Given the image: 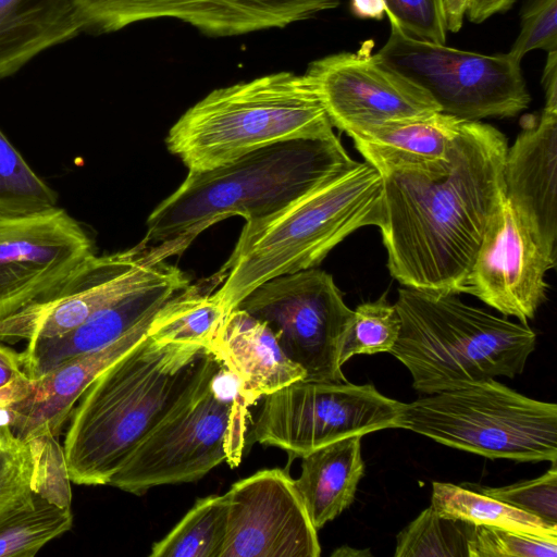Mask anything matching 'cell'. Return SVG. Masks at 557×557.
<instances>
[{"mask_svg":"<svg viewBox=\"0 0 557 557\" xmlns=\"http://www.w3.org/2000/svg\"><path fill=\"white\" fill-rule=\"evenodd\" d=\"M262 398L249 433L251 442L300 458L346 437L400 428L406 405L371 384L305 379Z\"/></svg>","mask_w":557,"mask_h":557,"instance_id":"30bf717a","label":"cell"},{"mask_svg":"<svg viewBox=\"0 0 557 557\" xmlns=\"http://www.w3.org/2000/svg\"><path fill=\"white\" fill-rule=\"evenodd\" d=\"M458 294L403 286L395 307L400 331L391 354L411 373L416 391L431 395L524 370L536 335L465 304Z\"/></svg>","mask_w":557,"mask_h":557,"instance_id":"5b68a950","label":"cell"},{"mask_svg":"<svg viewBox=\"0 0 557 557\" xmlns=\"http://www.w3.org/2000/svg\"><path fill=\"white\" fill-rule=\"evenodd\" d=\"M351 11L360 18L381 20L386 3L384 0H351Z\"/></svg>","mask_w":557,"mask_h":557,"instance_id":"b9f144b4","label":"cell"},{"mask_svg":"<svg viewBox=\"0 0 557 557\" xmlns=\"http://www.w3.org/2000/svg\"><path fill=\"white\" fill-rule=\"evenodd\" d=\"M169 244L92 255L49 296L0 321V341L16 343L62 335L127 292L160 276L174 256Z\"/></svg>","mask_w":557,"mask_h":557,"instance_id":"7c38bea8","label":"cell"},{"mask_svg":"<svg viewBox=\"0 0 557 557\" xmlns=\"http://www.w3.org/2000/svg\"><path fill=\"white\" fill-rule=\"evenodd\" d=\"M92 255L88 233L63 208L0 215V321L49 296Z\"/></svg>","mask_w":557,"mask_h":557,"instance_id":"4fadbf2b","label":"cell"},{"mask_svg":"<svg viewBox=\"0 0 557 557\" xmlns=\"http://www.w3.org/2000/svg\"><path fill=\"white\" fill-rule=\"evenodd\" d=\"M154 317L109 346L75 357L33 380L30 394L14 405L13 433L23 441L44 433L58 436L87 387L147 336Z\"/></svg>","mask_w":557,"mask_h":557,"instance_id":"ffe728a7","label":"cell"},{"mask_svg":"<svg viewBox=\"0 0 557 557\" xmlns=\"http://www.w3.org/2000/svg\"><path fill=\"white\" fill-rule=\"evenodd\" d=\"M431 507L444 517L475 525H492L557 539V525L491 496L451 483H432Z\"/></svg>","mask_w":557,"mask_h":557,"instance_id":"484cf974","label":"cell"},{"mask_svg":"<svg viewBox=\"0 0 557 557\" xmlns=\"http://www.w3.org/2000/svg\"><path fill=\"white\" fill-rule=\"evenodd\" d=\"M385 13L413 38L445 44L447 9L445 0H384Z\"/></svg>","mask_w":557,"mask_h":557,"instance_id":"d590c367","label":"cell"},{"mask_svg":"<svg viewBox=\"0 0 557 557\" xmlns=\"http://www.w3.org/2000/svg\"><path fill=\"white\" fill-rule=\"evenodd\" d=\"M57 203V193L35 173L0 129V215L41 212Z\"/></svg>","mask_w":557,"mask_h":557,"instance_id":"f546056e","label":"cell"},{"mask_svg":"<svg viewBox=\"0 0 557 557\" xmlns=\"http://www.w3.org/2000/svg\"><path fill=\"white\" fill-rule=\"evenodd\" d=\"M545 106L557 107V51L548 52L542 75Z\"/></svg>","mask_w":557,"mask_h":557,"instance_id":"60d3db41","label":"cell"},{"mask_svg":"<svg viewBox=\"0 0 557 557\" xmlns=\"http://www.w3.org/2000/svg\"><path fill=\"white\" fill-rule=\"evenodd\" d=\"M72 524L71 507H59L34 494L0 515V557H34Z\"/></svg>","mask_w":557,"mask_h":557,"instance_id":"83f0119b","label":"cell"},{"mask_svg":"<svg viewBox=\"0 0 557 557\" xmlns=\"http://www.w3.org/2000/svg\"><path fill=\"white\" fill-rule=\"evenodd\" d=\"M227 494L197 499L178 523L151 547V557H220L227 531Z\"/></svg>","mask_w":557,"mask_h":557,"instance_id":"4316f807","label":"cell"},{"mask_svg":"<svg viewBox=\"0 0 557 557\" xmlns=\"http://www.w3.org/2000/svg\"><path fill=\"white\" fill-rule=\"evenodd\" d=\"M361 436L346 437L301 457L296 487L317 530L348 508L364 473Z\"/></svg>","mask_w":557,"mask_h":557,"instance_id":"cb8c5ba5","label":"cell"},{"mask_svg":"<svg viewBox=\"0 0 557 557\" xmlns=\"http://www.w3.org/2000/svg\"><path fill=\"white\" fill-rule=\"evenodd\" d=\"M212 351L237 382L238 393L248 405L306 377L272 330L239 309L227 314Z\"/></svg>","mask_w":557,"mask_h":557,"instance_id":"44dd1931","label":"cell"},{"mask_svg":"<svg viewBox=\"0 0 557 557\" xmlns=\"http://www.w3.org/2000/svg\"><path fill=\"white\" fill-rule=\"evenodd\" d=\"M32 475L28 442L18 438L10 426H0V515L33 497Z\"/></svg>","mask_w":557,"mask_h":557,"instance_id":"d6a6232c","label":"cell"},{"mask_svg":"<svg viewBox=\"0 0 557 557\" xmlns=\"http://www.w3.org/2000/svg\"><path fill=\"white\" fill-rule=\"evenodd\" d=\"M475 524L437 513L431 506L403 529L395 557H472Z\"/></svg>","mask_w":557,"mask_h":557,"instance_id":"f1b7e54d","label":"cell"},{"mask_svg":"<svg viewBox=\"0 0 557 557\" xmlns=\"http://www.w3.org/2000/svg\"><path fill=\"white\" fill-rule=\"evenodd\" d=\"M382 62L428 91L441 111L465 121L515 116L530 103L521 62L508 53L482 54L420 40L394 20Z\"/></svg>","mask_w":557,"mask_h":557,"instance_id":"9c48e42d","label":"cell"},{"mask_svg":"<svg viewBox=\"0 0 557 557\" xmlns=\"http://www.w3.org/2000/svg\"><path fill=\"white\" fill-rule=\"evenodd\" d=\"M463 122L436 111L364 127L348 136L364 161L381 174L398 169H429L447 159Z\"/></svg>","mask_w":557,"mask_h":557,"instance_id":"7402d4cb","label":"cell"},{"mask_svg":"<svg viewBox=\"0 0 557 557\" xmlns=\"http://www.w3.org/2000/svg\"><path fill=\"white\" fill-rule=\"evenodd\" d=\"M21 352L0 345V388L23 373Z\"/></svg>","mask_w":557,"mask_h":557,"instance_id":"ab89813d","label":"cell"},{"mask_svg":"<svg viewBox=\"0 0 557 557\" xmlns=\"http://www.w3.org/2000/svg\"><path fill=\"white\" fill-rule=\"evenodd\" d=\"M264 322L305 380L345 382L339 352L352 310L333 276L311 268L271 278L235 307Z\"/></svg>","mask_w":557,"mask_h":557,"instance_id":"8fae6325","label":"cell"},{"mask_svg":"<svg viewBox=\"0 0 557 557\" xmlns=\"http://www.w3.org/2000/svg\"><path fill=\"white\" fill-rule=\"evenodd\" d=\"M333 128L306 76L277 72L212 90L173 124L165 144L188 171H201L275 143L330 138Z\"/></svg>","mask_w":557,"mask_h":557,"instance_id":"8992f818","label":"cell"},{"mask_svg":"<svg viewBox=\"0 0 557 557\" xmlns=\"http://www.w3.org/2000/svg\"><path fill=\"white\" fill-rule=\"evenodd\" d=\"M557 107L523 120L504 163L505 198L544 250L556 259Z\"/></svg>","mask_w":557,"mask_h":557,"instance_id":"d6986e66","label":"cell"},{"mask_svg":"<svg viewBox=\"0 0 557 557\" xmlns=\"http://www.w3.org/2000/svg\"><path fill=\"white\" fill-rule=\"evenodd\" d=\"M557 539L478 525L472 557H556Z\"/></svg>","mask_w":557,"mask_h":557,"instance_id":"e575fe53","label":"cell"},{"mask_svg":"<svg viewBox=\"0 0 557 557\" xmlns=\"http://www.w3.org/2000/svg\"><path fill=\"white\" fill-rule=\"evenodd\" d=\"M481 493L557 525L556 462L543 475L502 487H481Z\"/></svg>","mask_w":557,"mask_h":557,"instance_id":"836d02e7","label":"cell"},{"mask_svg":"<svg viewBox=\"0 0 557 557\" xmlns=\"http://www.w3.org/2000/svg\"><path fill=\"white\" fill-rule=\"evenodd\" d=\"M333 557H366L371 556L369 549H356L348 546H342L332 553Z\"/></svg>","mask_w":557,"mask_h":557,"instance_id":"7bdbcfd3","label":"cell"},{"mask_svg":"<svg viewBox=\"0 0 557 557\" xmlns=\"http://www.w3.org/2000/svg\"><path fill=\"white\" fill-rule=\"evenodd\" d=\"M33 389V379L24 372L0 388V426H12L16 412L14 405L26 398Z\"/></svg>","mask_w":557,"mask_h":557,"instance_id":"74e56055","label":"cell"},{"mask_svg":"<svg viewBox=\"0 0 557 557\" xmlns=\"http://www.w3.org/2000/svg\"><path fill=\"white\" fill-rule=\"evenodd\" d=\"M506 136L465 121L447 159L382 173L379 225L391 275L403 286L463 293L487 225L505 198Z\"/></svg>","mask_w":557,"mask_h":557,"instance_id":"6da1fadb","label":"cell"},{"mask_svg":"<svg viewBox=\"0 0 557 557\" xmlns=\"http://www.w3.org/2000/svg\"><path fill=\"white\" fill-rule=\"evenodd\" d=\"M339 0H77L83 33L107 34L132 24L174 18L211 37L284 28Z\"/></svg>","mask_w":557,"mask_h":557,"instance_id":"9a60e30c","label":"cell"},{"mask_svg":"<svg viewBox=\"0 0 557 557\" xmlns=\"http://www.w3.org/2000/svg\"><path fill=\"white\" fill-rule=\"evenodd\" d=\"M356 161L335 135L275 143L209 170L188 171L147 219L146 246L174 244L183 252L209 226L240 215L272 216Z\"/></svg>","mask_w":557,"mask_h":557,"instance_id":"3957f363","label":"cell"},{"mask_svg":"<svg viewBox=\"0 0 557 557\" xmlns=\"http://www.w3.org/2000/svg\"><path fill=\"white\" fill-rule=\"evenodd\" d=\"M516 0H466L468 17L473 23H482L496 13L511 8Z\"/></svg>","mask_w":557,"mask_h":557,"instance_id":"f35d334b","label":"cell"},{"mask_svg":"<svg viewBox=\"0 0 557 557\" xmlns=\"http://www.w3.org/2000/svg\"><path fill=\"white\" fill-rule=\"evenodd\" d=\"M188 284L185 273L171 264L163 274L122 295L73 330L55 337L27 342L21 352L24 373L35 380L75 357L109 346L153 318Z\"/></svg>","mask_w":557,"mask_h":557,"instance_id":"ac0fdd59","label":"cell"},{"mask_svg":"<svg viewBox=\"0 0 557 557\" xmlns=\"http://www.w3.org/2000/svg\"><path fill=\"white\" fill-rule=\"evenodd\" d=\"M555 264L504 198L487 225L463 293L527 323L546 299L545 275Z\"/></svg>","mask_w":557,"mask_h":557,"instance_id":"e0dca14e","label":"cell"},{"mask_svg":"<svg viewBox=\"0 0 557 557\" xmlns=\"http://www.w3.org/2000/svg\"><path fill=\"white\" fill-rule=\"evenodd\" d=\"M81 33L77 0H0V79Z\"/></svg>","mask_w":557,"mask_h":557,"instance_id":"603a6c76","label":"cell"},{"mask_svg":"<svg viewBox=\"0 0 557 557\" xmlns=\"http://www.w3.org/2000/svg\"><path fill=\"white\" fill-rule=\"evenodd\" d=\"M557 51V0H528L521 13V30L507 52L521 62L530 51Z\"/></svg>","mask_w":557,"mask_h":557,"instance_id":"8d00e7d4","label":"cell"},{"mask_svg":"<svg viewBox=\"0 0 557 557\" xmlns=\"http://www.w3.org/2000/svg\"><path fill=\"white\" fill-rule=\"evenodd\" d=\"M366 48L312 61L304 74L333 127L346 133L441 111L422 87Z\"/></svg>","mask_w":557,"mask_h":557,"instance_id":"5bb4252c","label":"cell"},{"mask_svg":"<svg viewBox=\"0 0 557 557\" xmlns=\"http://www.w3.org/2000/svg\"><path fill=\"white\" fill-rule=\"evenodd\" d=\"M221 373L174 409L132 451L108 485L141 495L160 485L197 481L222 462L236 467L249 405L238 386L231 395L219 392Z\"/></svg>","mask_w":557,"mask_h":557,"instance_id":"ba28073f","label":"cell"},{"mask_svg":"<svg viewBox=\"0 0 557 557\" xmlns=\"http://www.w3.org/2000/svg\"><path fill=\"white\" fill-rule=\"evenodd\" d=\"M224 366L202 345L147 336L74 407L63 449L72 483L106 485L132 451Z\"/></svg>","mask_w":557,"mask_h":557,"instance_id":"7a4b0ae2","label":"cell"},{"mask_svg":"<svg viewBox=\"0 0 557 557\" xmlns=\"http://www.w3.org/2000/svg\"><path fill=\"white\" fill-rule=\"evenodd\" d=\"M27 442L33 459L34 494L59 507H71L72 481L63 446L51 433H44Z\"/></svg>","mask_w":557,"mask_h":557,"instance_id":"1f68e13d","label":"cell"},{"mask_svg":"<svg viewBox=\"0 0 557 557\" xmlns=\"http://www.w3.org/2000/svg\"><path fill=\"white\" fill-rule=\"evenodd\" d=\"M225 275L218 272L210 281L188 284L157 312L148 334L165 342L202 345L212 350L226 319L215 287Z\"/></svg>","mask_w":557,"mask_h":557,"instance_id":"d4e9b609","label":"cell"},{"mask_svg":"<svg viewBox=\"0 0 557 557\" xmlns=\"http://www.w3.org/2000/svg\"><path fill=\"white\" fill-rule=\"evenodd\" d=\"M400 429L491 459L557 461V406L490 379L406 404Z\"/></svg>","mask_w":557,"mask_h":557,"instance_id":"52a82bcc","label":"cell"},{"mask_svg":"<svg viewBox=\"0 0 557 557\" xmlns=\"http://www.w3.org/2000/svg\"><path fill=\"white\" fill-rule=\"evenodd\" d=\"M400 318L395 305L383 295L377 300L360 304L352 310L351 321L345 332L339 364L355 355L389 352L397 342Z\"/></svg>","mask_w":557,"mask_h":557,"instance_id":"4dcf8cb0","label":"cell"},{"mask_svg":"<svg viewBox=\"0 0 557 557\" xmlns=\"http://www.w3.org/2000/svg\"><path fill=\"white\" fill-rule=\"evenodd\" d=\"M226 494L227 531L220 557L321 555L318 530L285 470H260L235 482Z\"/></svg>","mask_w":557,"mask_h":557,"instance_id":"2e32d148","label":"cell"},{"mask_svg":"<svg viewBox=\"0 0 557 557\" xmlns=\"http://www.w3.org/2000/svg\"><path fill=\"white\" fill-rule=\"evenodd\" d=\"M383 178L355 162L272 216L246 223L215 289L227 314L258 285L315 268L357 230L382 221Z\"/></svg>","mask_w":557,"mask_h":557,"instance_id":"277c9868","label":"cell"}]
</instances>
